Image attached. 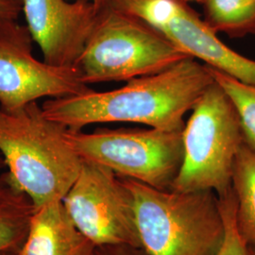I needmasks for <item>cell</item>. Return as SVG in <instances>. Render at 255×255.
<instances>
[{
    "label": "cell",
    "instance_id": "obj_1",
    "mask_svg": "<svg viewBox=\"0 0 255 255\" xmlns=\"http://www.w3.org/2000/svg\"><path fill=\"white\" fill-rule=\"evenodd\" d=\"M214 82L207 65L187 58L162 72L130 80L118 89L97 92L90 88L46 100L42 108L48 119L73 130L117 122L182 130L184 116Z\"/></svg>",
    "mask_w": 255,
    "mask_h": 255
},
{
    "label": "cell",
    "instance_id": "obj_2",
    "mask_svg": "<svg viewBox=\"0 0 255 255\" xmlns=\"http://www.w3.org/2000/svg\"><path fill=\"white\" fill-rule=\"evenodd\" d=\"M66 129L48 119L38 102L14 111L0 106L4 177L34 208L63 201L81 172L83 161L66 140Z\"/></svg>",
    "mask_w": 255,
    "mask_h": 255
},
{
    "label": "cell",
    "instance_id": "obj_3",
    "mask_svg": "<svg viewBox=\"0 0 255 255\" xmlns=\"http://www.w3.org/2000/svg\"><path fill=\"white\" fill-rule=\"evenodd\" d=\"M134 200L141 248L147 255H216L224 237L213 191L161 190L122 178Z\"/></svg>",
    "mask_w": 255,
    "mask_h": 255
},
{
    "label": "cell",
    "instance_id": "obj_4",
    "mask_svg": "<svg viewBox=\"0 0 255 255\" xmlns=\"http://www.w3.org/2000/svg\"><path fill=\"white\" fill-rule=\"evenodd\" d=\"M187 58L145 21L108 6L99 11L76 67L89 86L159 73Z\"/></svg>",
    "mask_w": 255,
    "mask_h": 255
},
{
    "label": "cell",
    "instance_id": "obj_5",
    "mask_svg": "<svg viewBox=\"0 0 255 255\" xmlns=\"http://www.w3.org/2000/svg\"><path fill=\"white\" fill-rule=\"evenodd\" d=\"M182 134V165L170 189L226 194L245 137L234 103L216 81L193 106Z\"/></svg>",
    "mask_w": 255,
    "mask_h": 255
},
{
    "label": "cell",
    "instance_id": "obj_6",
    "mask_svg": "<svg viewBox=\"0 0 255 255\" xmlns=\"http://www.w3.org/2000/svg\"><path fill=\"white\" fill-rule=\"evenodd\" d=\"M182 130L67 128L65 137L82 161L109 168L121 178L170 189L182 162Z\"/></svg>",
    "mask_w": 255,
    "mask_h": 255
},
{
    "label": "cell",
    "instance_id": "obj_7",
    "mask_svg": "<svg viewBox=\"0 0 255 255\" xmlns=\"http://www.w3.org/2000/svg\"><path fill=\"white\" fill-rule=\"evenodd\" d=\"M63 203L75 226L95 246L141 248L132 193L109 168L83 161Z\"/></svg>",
    "mask_w": 255,
    "mask_h": 255
},
{
    "label": "cell",
    "instance_id": "obj_8",
    "mask_svg": "<svg viewBox=\"0 0 255 255\" xmlns=\"http://www.w3.org/2000/svg\"><path fill=\"white\" fill-rule=\"evenodd\" d=\"M145 21L193 59L255 87V61L220 41L183 0H112L111 5Z\"/></svg>",
    "mask_w": 255,
    "mask_h": 255
},
{
    "label": "cell",
    "instance_id": "obj_9",
    "mask_svg": "<svg viewBox=\"0 0 255 255\" xmlns=\"http://www.w3.org/2000/svg\"><path fill=\"white\" fill-rule=\"evenodd\" d=\"M27 26L0 24V106L8 111L41 99H58L90 89L77 67H59L38 60Z\"/></svg>",
    "mask_w": 255,
    "mask_h": 255
},
{
    "label": "cell",
    "instance_id": "obj_10",
    "mask_svg": "<svg viewBox=\"0 0 255 255\" xmlns=\"http://www.w3.org/2000/svg\"><path fill=\"white\" fill-rule=\"evenodd\" d=\"M27 29L47 64L76 67L99 10L90 0H21Z\"/></svg>",
    "mask_w": 255,
    "mask_h": 255
},
{
    "label": "cell",
    "instance_id": "obj_11",
    "mask_svg": "<svg viewBox=\"0 0 255 255\" xmlns=\"http://www.w3.org/2000/svg\"><path fill=\"white\" fill-rule=\"evenodd\" d=\"M96 246L75 226L63 201L33 209L16 255H94Z\"/></svg>",
    "mask_w": 255,
    "mask_h": 255
},
{
    "label": "cell",
    "instance_id": "obj_12",
    "mask_svg": "<svg viewBox=\"0 0 255 255\" xmlns=\"http://www.w3.org/2000/svg\"><path fill=\"white\" fill-rule=\"evenodd\" d=\"M232 189L237 202V227L250 249L255 250V147L246 141L237 153Z\"/></svg>",
    "mask_w": 255,
    "mask_h": 255
},
{
    "label": "cell",
    "instance_id": "obj_13",
    "mask_svg": "<svg viewBox=\"0 0 255 255\" xmlns=\"http://www.w3.org/2000/svg\"><path fill=\"white\" fill-rule=\"evenodd\" d=\"M33 209L27 196L3 176L0 182V254L18 252L27 237Z\"/></svg>",
    "mask_w": 255,
    "mask_h": 255
},
{
    "label": "cell",
    "instance_id": "obj_14",
    "mask_svg": "<svg viewBox=\"0 0 255 255\" xmlns=\"http://www.w3.org/2000/svg\"><path fill=\"white\" fill-rule=\"evenodd\" d=\"M204 21L232 38L255 35V0H204Z\"/></svg>",
    "mask_w": 255,
    "mask_h": 255
},
{
    "label": "cell",
    "instance_id": "obj_15",
    "mask_svg": "<svg viewBox=\"0 0 255 255\" xmlns=\"http://www.w3.org/2000/svg\"><path fill=\"white\" fill-rule=\"evenodd\" d=\"M209 68L214 80L226 92L237 109L245 141L255 147V87Z\"/></svg>",
    "mask_w": 255,
    "mask_h": 255
},
{
    "label": "cell",
    "instance_id": "obj_16",
    "mask_svg": "<svg viewBox=\"0 0 255 255\" xmlns=\"http://www.w3.org/2000/svg\"><path fill=\"white\" fill-rule=\"evenodd\" d=\"M224 222V237L216 255H251L250 247L241 236L237 222V202L233 189L219 197Z\"/></svg>",
    "mask_w": 255,
    "mask_h": 255
},
{
    "label": "cell",
    "instance_id": "obj_17",
    "mask_svg": "<svg viewBox=\"0 0 255 255\" xmlns=\"http://www.w3.org/2000/svg\"><path fill=\"white\" fill-rule=\"evenodd\" d=\"M94 255H147L142 248L128 245L96 247Z\"/></svg>",
    "mask_w": 255,
    "mask_h": 255
},
{
    "label": "cell",
    "instance_id": "obj_18",
    "mask_svg": "<svg viewBox=\"0 0 255 255\" xmlns=\"http://www.w3.org/2000/svg\"><path fill=\"white\" fill-rule=\"evenodd\" d=\"M22 12L19 0H0V24L8 21H17Z\"/></svg>",
    "mask_w": 255,
    "mask_h": 255
},
{
    "label": "cell",
    "instance_id": "obj_19",
    "mask_svg": "<svg viewBox=\"0 0 255 255\" xmlns=\"http://www.w3.org/2000/svg\"><path fill=\"white\" fill-rule=\"evenodd\" d=\"M90 1L95 5V7L99 11L107 8L111 5V2H112V0H90Z\"/></svg>",
    "mask_w": 255,
    "mask_h": 255
},
{
    "label": "cell",
    "instance_id": "obj_20",
    "mask_svg": "<svg viewBox=\"0 0 255 255\" xmlns=\"http://www.w3.org/2000/svg\"><path fill=\"white\" fill-rule=\"evenodd\" d=\"M4 167H5L4 161H3V159H2V157H1V155H0V182L3 180V176H4L3 168H4Z\"/></svg>",
    "mask_w": 255,
    "mask_h": 255
},
{
    "label": "cell",
    "instance_id": "obj_21",
    "mask_svg": "<svg viewBox=\"0 0 255 255\" xmlns=\"http://www.w3.org/2000/svg\"><path fill=\"white\" fill-rule=\"evenodd\" d=\"M183 1H185V2H187V3H188V2H191V1H195V2H199V3L202 4L204 0H183Z\"/></svg>",
    "mask_w": 255,
    "mask_h": 255
},
{
    "label": "cell",
    "instance_id": "obj_22",
    "mask_svg": "<svg viewBox=\"0 0 255 255\" xmlns=\"http://www.w3.org/2000/svg\"><path fill=\"white\" fill-rule=\"evenodd\" d=\"M0 255H16V253H1Z\"/></svg>",
    "mask_w": 255,
    "mask_h": 255
},
{
    "label": "cell",
    "instance_id": "obj_23",
    "mask_svg": "<svg viewBox=\"0 0 255 255\" xmlns=\"http://www.w3.org/2000/svg\"><path fill=\"white\" fill-rule=\"evenodd\" d=\"M250 252H251V255H255V249H250Z\"/></svg>",
    "mask_w": 255,
    "mask_h": 255
},
{
    "label": "cell",
    "instance_id": "obj_24",
    "mask_svg": "<svg viewBox=\"0 0 255 255\" xmlns=\"http://www.w3.org/2000/svg\"><path fill=\"white\" fill-rule=\"evenodd\" d=\"M19 1H20V2H21V0H19Z\"/></svg>",
    "mask_w": 255,
    "mask_h": 255
}]
</instances>
